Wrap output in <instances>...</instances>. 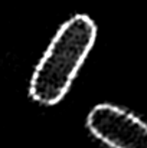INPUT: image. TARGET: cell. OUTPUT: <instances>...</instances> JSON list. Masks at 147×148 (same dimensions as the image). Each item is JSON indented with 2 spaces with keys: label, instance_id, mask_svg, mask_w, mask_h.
Returning <instances> with one entry per match:
<instances>
[{
  "label": "cell",
  "instance_id": "6da1fadb",
  "mask_svg": "<svg viewBox=\"0 0 147 148\" xmlns=\"http://www.w3.org/2000/svg\"><path fill=\"white\" fill-rule=\"evenodd\" d=\"M97 39V25L87 14L66 20L41 58L29 94L41 105H55L66 95Z\"/></svg>",
  "mask_w": 147,
  "mask_h": 148
},
{
  "label": "cell",
  "instance_id": "7a4b0ae2",
  "mask_svg": "<svg viewBox=\"0 0 147 148\" xmlns=\"http://www.w3.org/2000/svg\"><path fill=\"white\" fill-rule=\"evenodd\" d=\"M87 127L110 148H147V122L121 106L95 105L87 116Z\"/></svg>",
  "mask_w": 147,
  "mask_h": 148
}]
</instances>
